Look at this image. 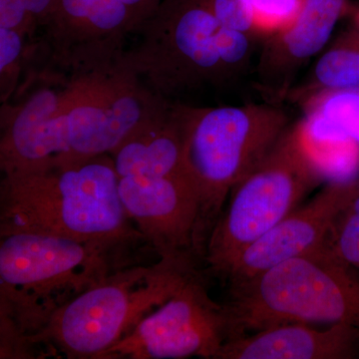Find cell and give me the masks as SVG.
<instances>
[{"label":"cell","instance_id":"603a6c76","mask_svg":"<svg viewBox=\"0 0 359 359\" xmlns=\"http://www.w3.org/2000/svg\"><path fill=\"white\" fill-rule=\"evenodd\" d=\"M118 1L128 7L130 11L133 13L140 22L141 28L158 13L166 0H118Z\"/></svg>","mask_w":359,"mask_h":359},{"label":"cell","instance_id":"9c48e42d","mask_svg":"<svg viewBox=\"0 0 359 359\" xmlns=\"http://www.w3.org/2000/svg\"><path fill=\"white\" fill-rule=\"evenodd\" d=\"M205 278L201 271L191 276L101 358L216 359L233 337V321L210 297Z\"/></svg>","mask_w":359,"mask_h":359},{"label":"cell","instance_id":"5bb4252c","mask_svg":"<svg viewBox=\"0 0 359 359\" xmlns=\"http://www.w3.org/2000/svg\"><path fill=\"white\" fill-rule=\"evenodd\" d=\"M359 358V330L337 323L316 330L285 323L229 339L216 359Z\"/></svg>","mask_w":359,"mask_h":359},{"label":"cell","instance_id":"7a4b0ae2","mask_svg":"<svg viewBox=\"0 0 359 359\" xmlns=\"http://www.w3.org/2000/svg\"><path fill=\"white\" fill-rule=\"evenodd\" d=\"M2 173L0 236L39 233L120 245L144 241L122 204L109 154Z\"/></svg>","mask_w":359,"mask_h":359},{"label":"cell","instance_id":"ba28073f","mask_svg":"<svg viewBox=\"0 0 359 359\" xmlns=\"http://www.w3.org/2000/svg\"><path fill=\"white\" fill-rule=\"evenodd\" d=\"M221 25L204 0H166L122 59L161 95L230 81L219 49Z\"/></svg>","mask_w":359,"mask_h":359},{"label":"cell","instance_id":"cb8c5ba5","mask_svg":"<svg viewBox=\"0 0 359 359\" xmlns=\"http://www.w3.org/2000/svg\"><path fill=\"white\" fill-rule=\"evenodd\" d=\"M346 18H348L349 23L359 30V2H351Z\"/></svg>","mask_w":359,"mask_h":359},{"label":"cell","instance_id":"52a82bcc","mask_svg":"<svg viewBox=\"0 0 359 359\" xmlns=\"http://www.w3.org/2000/svg\"><path fill=\"white\" fill-rule=\"evenodd\" d=\"M323 180L299 122L290 124L266 158L231 190L208 241L204 273L224 280L241 254L297 209Z\"/></svg>","mask_w":359,"mask_h":359},{"label":"cell","instance_id":"6da1fadb","mask_svg":"<svg viewBox=\"0 0 359 359\" xmlns=\"http://www.w3.org/2000/svg\"><path fill=\"white\" fill-rule=\"evenodd\" d=\"M2 119V172L111 154L168 99L123 61L71 68Z\"/></svg>","mask_w":359,"mask_h":359},{"label":"cell","instance_id":"d4e9b609","mask_svg":"<svg viewBox=\"0 0 359 359\" xmlns=\"http://www.w3.org/2000/svg\"><path fill=\"white\" fill-rule=\"evenodd\" d=\"M356 271H358V275H359V268L358 269H356Z\"/></svg>","mask_w":359,"mask_h":359},{"label":"cell","instance_id":"ac0fdd59","mask_svg":"<svg viewBox=\"0 0 359 359\" xmlns=\"http://www.w3.org/2000/svg\"><path fill=\"white\" fill-rule=\"evenodd\" d=\"M330 244L344 263L359 268V179L351 202L335 219Z\"/></svg>","mask_w":359,"mask_h":359},{"label":"cell","instance_id":"30bf717a","mask_svg":"<svg viewBox=\"0 0 359 359\" xmlns=\"http://www.w3.org/2000/svg\"><path fill=\"white\" fill-rule=\"evenodd\" d=\"M119 194L129 219L159 259L199 262L194 250L199 199L187 172L119 177Z\"/></svg>","mask_w":359,"mask_h":359},{"label":"cell","instance_id":"44dd1931","mask_svg":"<svg viewBox=\"0 0 359 359\" xmlns=\"http://www.w3.org/2000/svg\"><path fill=\"white\" fill-rule=\"evenodd\" d=\"M259 35L280 32L294 20L302 0H248Z\"/></svg>","mask_w":359,"mask_h":359},{"label":"cell","instance_id":"8fae6325","mask_svg":"<svg viewBox=\"0 0 359 359\" xmlns=\"http://www.w3.org/2000/svg\"><path fill=\"white\" fill-rule=\"evenodd\" d=\"M358 179L330 181L316 196L266 231L233 262L224 280L237 289L276 264L330 241L335 219L355 193Z\"/></svg>","mask_w":359,"mask_h":359},{"label":"cell","instance_id":"8992f818","mask_svg":"<svg viewBox=\"0 0 359 359\" xmlns=\"http://www.w3.org/2000/svg\"><path fill=\"white\" fill-rule=\"evenodd\" d=\"M194 257L120 269L52 313L34 342L67 358H101L200 271Z\"/></svg>","mask_w":359,"mask_h":359},{"label":"cell","instance_id":"9a60e30c","mask_svg":"<svg viewBox=\"0 0 359 359\" xmlns=\"http://www.w3.org/2000/svg\"><path fill=\"white\" fill-rule=\"evenodd\" d=\"M359 86V30L349 23L321 52L308 75L295 83L285 99L299 104L334 90Z\"/></svg>","mask_w":359,"mask_h":359},{"label":"cell","instance_id":"e0dca14e","mask_svg":"<svg viewBox=\"0 0 359 359\" xmlns=\"http://www.w3.org/2000/svg\"><path fill=\"white\" fill-rule=\"evenodd\" d=\"M313 116L359 144V86L323 92L302 104Z\"/></svg>","mask_w":359,"mask_h":359},{"label":"cell","instance_id":"4fadbf2b","mask_svg":"<svg viewBox=\"0 0 359 359\" xmlns=\"http://www.w3.org/2000/svg\"><path fill=\"white\" fill-rule=\"evenodd\" d=\"M349 6V0H302L294 20L266 37L257 65V81L273 103L285 100L302 68L327 46Z\"/></svg>","mask_w":359,"mask_h":359},{"label":"cell","instance_id":"277c9868","mask_svg":"<svg viewBox=\"0 0 359 359\" xmlns=\"http://www.w3.org/2000/svg\"><path fill=\"white\" fill-rule=\"evenodd\" d=\"M126 245L18 233L1 236V323L26 339L43 330L52 313L114 273Z\"/></svg>","mask_w":359,"mask_h":359},{"label":"cell","instance_id":"ffe728a7","mask_svg":"<svg viewBox=\"0 0 359 359\" xmlns=\"http://www.w3.org/2000/svg\"><path fill=\"white\" fill-rule=\"evenodd\" d=\"M27 37L11 28L0 27L1 99L6 101L18 85L23 58L28 50Z\"/></svg>","mask_w":359,"mask_h":359},{"label":"cell","instance_id":"5b68a950","mask_svg":"<svg viewBox=\"0 0 359 359\" xmlns=\"http://www.w3.org/2000/svg\"><path fill=\"white\" fill-rule=\"evenodd\" d=\"M230 294L233 337L285 323H344L359 330V275L335 254L330 241L276 264Z\"/></svg>","mask_w":359,"mask_h":359},{"label":"cell","instance_id":"7c38bea8","mask_svg":"<svg viewBox=\"0 0 359 359\" xmlns=\"http://www.w3.org/2000/svg\"><path fill=\"white\" fill-rule=\"evenodd\" d=\"M43 27L54 62L70 69L120 57L140 22L118 0H55Z\"/></svg>","mask_w":359,"mask_h":359},{"label":"cell","instance_id":"3957f363","mask_svg":"<svg viewBox=\"0 0 359 359\" xmlns=\"http://www.w3.org/2000/svg\"><path fill=\"white\" fill-rule=\"evenodd\" d=\"M290 126L276 103L198 108L187 105L184 167L199 199L194 250L203 262L231 190L271 152Z\"/></svg>","mask_w":359,"mask_h":359},{"label":"cell","instance_id":"7402d4cb","mask_svg":"<svg viewBox=\"0 0 359 359\" xmlns=\"http://www.w3.org/2000/svg\"><path fill=\"white\" fill-rule=\"evenodd\" d=\"M216 20L224 27L257 37L256 20L248 0H204Z\"/></svg>","mask_w":359,"mask_h":359},{"label":"cell","instance_id":"2e32d148","mask_svg":"<svg viewBox=\"0 0 359 359\" xmlns=\"http://www.w3.org/2000/svg\"><path fill=\"white\" fill-rule=\"evenodd\" d=\"M299 124L309 154L325 179L346 181L359 177L358 143L313 116L304 115Z\"/></svg>","mask_w":359,"mask_h":359},{"label":"cell","instance_id":"d6986e66","mask_svg":"<svg viewBox=\"0 0 359 359\" xmlns=\"http://www.w3.org/2000/svg\"><path fill=\"white\" fill-rule=\"evenodd\" d=\"M55 0H0V27L11 28L32 37L43 26Z\"/></svg>","mask_w":359,"mask_h":359}]
</instances>
